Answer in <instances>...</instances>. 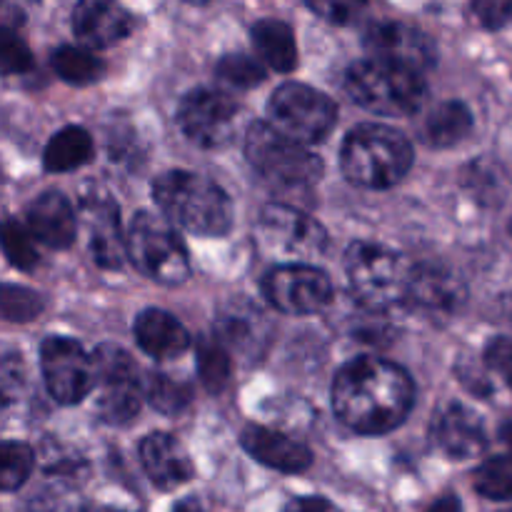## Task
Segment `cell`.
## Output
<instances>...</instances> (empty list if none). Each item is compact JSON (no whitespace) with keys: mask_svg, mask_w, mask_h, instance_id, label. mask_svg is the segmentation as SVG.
<instances>
[{"mask_svg":"<svg viewBox=\"0 0 512 512\" xmlns=\"http://www.w3.org/2000/svg\"><path fill=\"white\" fill-rule=\"evenodd\" d=\"M410 375L380 358L350 360L333 383L335 415L360 435H383L398 428L413 408Z\"/></svg>","mask_w":512,"mask_h":512,"instance_id":"6da1fadb","label":"cell"},{"mask_svg":"<svg viewBox=\"0 0 512 512\" xmlns=\"http://www.w3.org/2000/svg\"><path fill=\"white\" fill-rule=\"evenodd\" d=\"M153 195L158 208L190 233L220 238L233 228V203L218 183L203 175L165 173L155 180Z\"/></svg>","mask_w":512,"mask_h":512,"instance_id":"7a4b0ae2","label":"cell"},{"mask_svg":"<svg viewBox=\"0 0 512 512\" xmlns=\"http://www.w3.org/2000/svg\"><path fill=\"white\" fill-rule=\"evenodd\" d=\"M340 165L350 183L375 190L393 188L413 165V145L395 128L365 123L345 138Z\"/></svg>","mask_w":512,"mask_h":512,"instance_id":"3957f363","label":"cell"},{"mask_svg":"<svg viewBox=\"0 0 512 512\" xmlns=\"http://www.w3.org/2000/svg\"><path fill=\"white\" fill-rule=\"evenodd\" d=\"M245 155L255 173L283 195L310 193L323 178V163L305 143L288 138L270 123H253L245 133Z\"/></svg>","mask_w":512,"mask_h":512,"instance_id":"277c9868","label":"cell"},{"mask_svg":"<svg viewBox=\"0 0 512 512\" xmlns=\"http://www.w3.org/2000/svg\"><path fill=\"white\" fill-rule=\"evenodd\" d=\"M343 85L355 103L370 113L388 115V118L418 113L428 93L418 70L375 58L350 65Z\"/></svg>","mask_w":512,"mask_h":512,"instance_id":"5b68a950","label":"cell"},{"mask_svg":"<svg viewBox=\"0 0 512 512\" xmlns=\"http://www.w3.org/2000/svg\"><path fill=\"white\" fill-rule=\"evenodd\" d=\"M345 270L355 300L378 313L408 305L410 265L400 255L373 243H353L345 253Z\"/></svg>","mask_w":512,"mask_h":512,"instance_id":"8992f818","label":"cell"},{"mask_svg":"<svg viewBox=\"0 0 512 512\" xmlns=\"http://www.w3.org/2000/svg\"><path fill=\"white\" fill-rule=\"evenodd\" d=\"M128 258L145 278L160 285H180L190 275L188 250L163 215H135L128 230Z\"/></svg>","mask_w":512,"mask_h":512,"instance_id":"52a82bcc","label":"cell"},{"mask_svg":"<svg viewBox=\"0 0 512 512\" xmlns=\"http://www.w3.org/2000/svg\"><path fill=\"white\" fill-rule=\"evenodd\" d=\"M270 125L298 143H320L338 120V108L320 90L303 83H285L270 95Z\"/></svg>","mask_w":512,"mask_h":512,"instance_id":"ba28073f","label":"cell"},{"mask_svg":"<svg viewBox=\"0 0 512 512\" xmlns=\"http://www.w3.org/2000/svg\"><path fill=\"white\" fill-rule=\"evenodd\" d=\"M93 358L100 383V418L110 425L130 423L138 415L140 400H143L133 358L118 345H100Z\"/></svg>","mask_w":512,"mask_h":512,"instance_id":"9c48e42d","label":"cell"},{"mask_svg":"<svg viewBox=\"0 0 512 512\" xmlns=\"http://www.w3.org/2000/svg\"><path fill=\"white\" fill-rule=\"evenodd\" d=\"M40 368H43L48 393L60 405L80 403L98 383L95 358L70 338L45 340L40 345Z\"/></svg>","mask_w":512,"mask_h":512,"instance_id":"30bf717a","label":"cell"},{"mask_svg":"<svg viewBox=\"0 0 512 512\" xmlns=\"http://www.w3.org/2000/svg\"><path fill=\"white\" fill-rule=\"evenodd\" d=\"M258 238L273 253L298 260L323 255L328 248V235L323 225L285 203H270L260 210Z\"/></svg>","mask_w":512,"mask_h":512,"instance_id":"8fae6325","label":"cell"},{"mask_svg":"<svg viewBox=\"0 0 512 512\" xmlns=\"http://www.w3.org/2000/svg\"><path fill=\"white\" fill-rule=\"evenodd\" d=\"M265 298L288 315H313L328 308L333 285L323 270L305 263L278 265L263 280Z\"/></svg>","mask_w":512,"mask_h":512,"instance_id":"7c38bea8","label":"cell"},{"mask_svg":"<svg viewBox=\"0 0 512 512\" xmlns=\"http://www.w3.org/2000/svg\"><path fill=\"white\" fill-rule=\"evenodd\" d=\"M235 115L238 103L230 95L215 88H198L180 103L178 123L200 148H223L233 138Z\"/></svg>","mask_w":512,"mask_h":512,"instance_id":"4fadbf2b","label":"cell"},{"mask_svg":"<svg viewBox=\"0 0 512 512\" xmlns=\"http://www.w3.org/2000/svg\"><path fill=\"white\" fill-rule=\"evenodd\" d=\"M365 50L370 58L413 68L418 73L433 68L438 48L433 38L408 23H375L365 30Z\"/></svg>","mask_w":512,"mask_h":512,"instance_id":"5bb4252c","label":"cell"},{"mask_svg":"<svg viewBox=\"0 0 512 512\" xmlns=\"http://www.w3.org/2000/svg\"><path fill=\"white\" fill-rule=\"evenodd\" d=\"M83 218L90 230V250H93L95 263L103 270H120L128 255V238H123L120 230V210L115 200L103 190L85 193Z\"/></svg>","mask_w":512,"mask_h":512,"instance_id":"9a60e30c","label":"cell"},{"mask_svg":"<svg viewBox=\"0 0 512 512\" xmlns=\"http://www.w3.org/2000/svg\"><path fill=\"white\" fill-rule=\"evenodd\" d=\"M215 338L230 350L245 358H260L270 338V323L263 310L248 300L238 298L223 305L215 320Z\"/></svg>","mask_w":512,"mask_h":512,"instance_id":"2e32d148","label":"cell"},{"mask_svg":"<svg viewBox=\"0 0 512 512\" xmlns=\"http://www.w3.org/2000/svg\"><path fill=\"white\" fill-rule=\"evenodd\" d=\"M463 300V283L448 268L438 263L410 265L408 305L428 315H453Z\"/></svg>","mask_w":512,"mask_h":512,"instance_id":"e0dca14e","label":"cell"},{"mask_svg":"<svg viewBox=\"0 0 512 512\" xmlns=\"http://www.w3.org/2000/svg\"><path fill=\"white\" fill-rule=\"evenodd\" d=\"M433 440L448 458L470 460L485 450V428L478 415L460 403H445L433 420Z\"/></svg>","mask_w":512,"mask_h":512,"instance_id":"ac0fdd59","label":"cell"},{"mask_svg":"<svg viewBox=\"0 0 512 512\" xmlns=\"http://www.w3.org/2000/svg\"><path fill=\"white\" fill-rule=\"evenodd\" d=\"M240 445L250 458L280 470V473H305L313 465V453L308 450V445L280 433V430L265 428V425H248L240 433Z\"/></svg>","mask_w":512,"mask_h":512,"instance_id":"d6986e66","label":"cell"},{"mask_svg":"<svg viewBox=\"0 0 512 512\" xmlns=\"http://www.w3.org/2000/svg\"><path fill=\"white\" fill-rule=\"evenodd\" d=\"M73 30L90 48H108L128 38L133 18L115 0H80L73 10Z\"/></svg>","mask_w":512,"mask_h":512,"instance_id":"ffe728a7","label":"cell"},{"mask_svg":"<svg viewBox=\"0 0 512 512\" xmlns=\"http://www.w3.org/2000/svg\"><path fill=\"white\" fill-rule=\"evenodd\" d=\"M140 463L150 483L160 490H175L193 478L188 450L168 433H153L140 443Z\"/></svg>","mask_w":512,"mask_h":512,"instance_id":"44dd1931","label":"cell"},{"mask_svg":"<svg viewBox=\"0 0 512 512\" xmlns=\"http://www.w3.org/2000/svg\"><path fill=\"white\" fill-rule=\"evenodd\" d=\"M28 228L35 240H40L48 248H68L78 233V220H75L73 205L68 203L63 193L38 195L28 205Z\"/></svg>","mask_w":512,"mask_h":512,"instance_id":"7402d4cb","label":"cell"},{"mask_svg":"<svg viewBox=\"0 0 512 512\" xmlns=\"http://www.w3.org/2000/svg\"><path fill=\"white\" fill-rule=\"evenodd\" d=\"M135 340L140 350L155 360H173L183 355L190 345L188 330L178 318L158 308L143 310L135 320Z\"/></svg>","mask_w":512,"mask_h":512,"instance_id":"603a6c76","label":"cell"},{"mask_svg":"<svg viewBox=\"0 0 512 512\" xmlns=\"http://www.w3.org/2000/svg\"><path fill=\"white\" fill-rule=\"evenodd\" d=\"M253 43L260 58L278 73H293L298 68V45L288 23L265 18L253 25Z\"/></svg>","mask_w":512,"mask_h":512,"instance_id":"cb8c5ba5","label":"cell"},{"mask_svg":"<svg viewBox=\"0 0 512 512\" xmlns=\"http://www.w3.org/2000/svg\"><path fill=\"white\" fill-rule=\"evenodd\" d=\"M93 158V138L80 125H68L58 130L45 145V170L50 173H70Z\"/></svg>","mask_w":512,"mask_h":512,"instance_id":"d4e9b609","label":"cell"},{"mask_svg":"<svg viewBox=\"0 0 512 512\" xmlns=\"http://www.w3.org/2000/svg\"><path fill=\"white\" fill-rule=\"evenodd\" d=\"M470 130H473V115H470L468 105L458 103V100H445L425 118L423 138L433 148H450L468 138Z\"/></svg>","mask_w":512,"mask_h":512,"instance_id":"484cf974","label":"cell"},{"mask_svg":"<svg viewBox=\"0 0 512 512\" xmlns=\"http://www.w3.org/2000/svg\"><path fill=\"white\" fill-rule=\"evenodd\" d=\"M55 75L70 85H90L103 78V63L95 58L90 50L78 48V45H63L50 58Z\"/></svg>","mask_w":512,"mask_h":512,"instance_id":"4316f807","label":"cell"},{"mask_svg":"<svg viewBox=\"0 0 512 512\" xmlns=\"http://www.w3.org/2000/svg\"><path fill=\"white\" fill-rule=\"evenodd\" d=\"M145 395L158 413L180 415L193 400V388L190 383L168 373H153L145 383Z\"/></svg>","mask_w":512,"mask_h":512,"instance_id":"83f0119b","label":"cell"},{"mask_svg":"<svg viewBox=\"0 0 512 512\" xmlns=\"http://www.w3.org/2000/svg\"><path fill=\"white\" fill-rule=\"evenodd\" d=\"M230 350L218 338H203L198 343V373L208 393H220L230 380Z\"/></svg>","mask_w":512,"mask_h":512,"instance_id":"f1b7e54d","label":"cell"},{"mask_svg":"<svg viewBox=\"0 0 512 512\" xmlns=\"http://www.w3.org/2000/svg\"><path fill=\"white\" fill-rule=\"evenodd\" d=\"M475 490L488 500H512V455L490 458L475 470Z\"/></svg>","mask_w":512,"mask_h":512,"instance_id":"f546056e","label":"cell"},{"mask_svg":"<svg viewBox=\"0 0 512 512\" xmlns=\"http://www.w3.org/2000/svg\"><path fill=\"white\" fill-rule=\"evenodd\" d=\"M33 465H35V453L30 450V445L15 443V440L3 443V473H0V483H3L5 493L18 490L20 485L30 478Z\"/></svg>","mask_w":512,"mask_h":512,"instance_id":"4dcf8cb0","label":"cell"},{"mask_svg":"<svg viewBox=\"0 0 512 512\" xmlns=\"http://www.w3.org/2000/svg\"><path fill=\"white\" fill-rule=\"evenodd\" d=\"M215 70H218L220 80L235 85V88H255L265 80V68L260 65V60L243 53H230L220 58Z\"/></svg>","mask_w":512,"mask_h":512,"instance_id":"1f68e13d","label":"cell"},{"mask_svg":"<svg viewBox=\"0 0 512 512\" xmlns=\"http://www.w3.org/2000/svg\"><path fill=\"white\" fill-rule=\"evenodd\" d=\"M3 250L10 263L20 270H33L38 265V250H35L33 233H25L20 223L8 220L3 228Z\"/></svg>","mask_w":512,"mask_h":512,"instance_id":"d6a6232c","label":"cell"},{"mask_svg":"<svg viewBox=\"0 0 512 512\" xmlns=\"http://www.w3.org/2000/svg\"><path fill=\"white\" fill-rule=\"evenodd\" d=\"M43 298L28 288L18 285H5L3 290V315L10 323H25L43 313Z\"/></svg>","mask_w":512,"mask_h":512,"instance_id":"836d02e7","label":"cell"},{"mask_svg":"<svg viewBox=\"0 0 512 512\" xmlns=\"http://www.w3.org/2000/svg\"><path fill=\"white\" fill-rule=\"evenodd\" d=\"M0 63H3L5 75L25 73V70L33 68V53H30V48L15 28H3V35H0Z\"/></svg>","mask_w":512,"mask_h":512,"instance_id":"e575fe53","label":"cell"},{"mask_svg":"<svg viewBox=\"0 0 512 512\" xmlns=\"http://www.w3.org/2000/svg\"><path fill=\"white\" fill-rule=\"evenodd\" d=\"M308 8L315 15H320L323 20L335 25H348L353 20H358V15L363 13L368 0H305Z\"/></svg>","mask_w":512,"mask_h":512,"instance_id":"d590c367","label":"cell"},{"mask_svg":"<svg viewBox=\"0 0 512 512\" xmlns=\"http://www.w3.org/2000/svg\"><path fill=\"white\" fill-rule=\"evenodd\" d=\"M485 365L493 375H498L505 385L512 388V340L495 338L485 350Z\"/></svg>","mask_w":512,"mask_h":512,"instance_id":"8d00e7d4","label":"cell"},{"mask_svg":"<svg viewBox=\"0 0 512 512\" xmlns=\"http://www.w3.org/2000/svg\"><path fill=\"white\" fill-rule=\"evenodd\" d=\"M23 383H25L23 360H20L15 353H5L3 365H0V390H3L5 403H10V400H13V395L18 393L20 385Z\"/></svg>","mask_w":512,"mask_h":512,"instance_id":"74e56055","label":"cell"},{"mask_svg":"<svg viewBox=\"0 0 512 512\" xmlns=\"http://www.w3.org/2000/svg\"><path fill=\"white\" fill-rule=\"evenodd\" d=\"M475 13L485 28H503L512 20V0H475Z\"/></svg>","mask_w":512,"mask_h":512,"instance_id":"f35d334b","label":"cell"},{"mask_svg":"<svg viewBox=\"0 0 512 512\" xmlns=\"http://www.w3.org/2000/svg\"><path fill=\"white\" fill-rule=\"evenodd\" d=\"M283 512H340L330 500L323 498H298L288 505Z\"/></svg>","mask_w":512,"mask_h":512,"instance_id":"ab89813d","label":"cell"},{"mask_svg":"<svg viewBox=\"0 0 512 512\" xmlns=\"http://www.w3.org/2000/svg\"><path fill=\"white\" fill-rule=\"evenodd\" d=\"M428 512H463V505H460V500L455 498V495H443V498L435 500L433 505H430Z\"/></svg>","mask_w":512,"mask_h":512,"instance_id":"60d3db41","label":"cell"},{"mask_svg":"<svg viewBox=\"0 0 512 512\" xmlns=\"http://www.w3.org/2000/svg\"><path fill=\"white\" fill-rule=\"evenodd\" d=\"M175 512H203V508H200L198 500H183V503H178V508H175Z\"/></svg>","mask_w":512,"mask_h":512,"instance_id":"b9f144b4","label":"cell"},{"mask_svg":"<svg viewBox=\"0 0 512 512\" xmlns=\"http://www.w3.org/2000/svg\"><path fill=\"white\" fill-rule=\"evenodd\" d=\"M90 512H125V510H113V508H103V510H90Z\"/></svg>","mask_w":512,"mask_h":512,"instance_id":"7bdbcfd3","label":"cell"},{"mask_svg":"<svg viewBox=\"0 0 512 512\" xmlns=\"http://www.w3.org/2000/svg\"><path fill=\"white\" fill-rule=\"evenodd\" d=\"M188 3H205V0H188Z\"/></svg>","mask_w":512,"mask_h":512,"instance_id":"ee69618b","label":"cell"},{"mask_svg":"<svg viewBox=\"0 0 512 512\" xmlns=\"http://www.w3.org/2000/svg\"><path fill=\"white\" fill-rule=\"evenodd\" d=\"M503 512H512V508L510 510H503Z\"/></svg>","mask_w":512,"mask_h":512,"instance_id":"f6af8a7d","label":"cell"}]
</instances>
